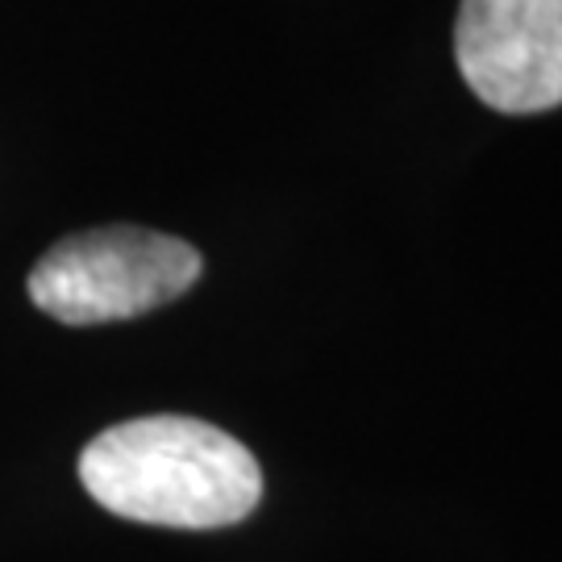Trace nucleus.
<instances>
[{
  "instance_id": "7ed1b4c3",
  "label": "nucleus",
  "mask_w": 562,
  "mask_h": 562,
  "mask_svg": "<svg viewBox=\"0 0 562 562\" xmlns=\"http://www.w3.org/2000/svg\"><path fill=\"white\" fill-rule=\"evenodd\" d=\"M454 59L467 88L496 113L562 104V0H462Z\"/></svg>"
},
{
  "instance_id": "f257e3e1",
  "label": "nucleus",
  "mask_w": 562,
  "mask_h": 562,
  "mask_svg": "<svg viewBox=\"0 0 562 562\" xmlns=\"http://www.w3.org/2000/svg\"><path fill=\"white\" fill-rule=\"evenodd\" d=\"M80 483L113 517L162 529H225L255 513L262 471L225 429L196 417H138L83 446Z\"/></svg>"
},
{
  "instance_id": "f03ea898",
  "label": "nucleus",
  "mask_w": 562,
  "mask_h": 562,
  "mask_svg": "<svg viewBox=\"0 0 562 562\" xmlns=\"http://www.w3.org/2000/svg\"><path fill=\"white\" fill-rule=\"evenodd\" d=\"M192 241L146 225H97L55 241L30 271V301L63 325H113L180 301L201 280Z\"/></svg>"
}]
</instances>
